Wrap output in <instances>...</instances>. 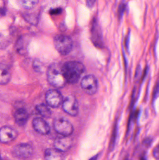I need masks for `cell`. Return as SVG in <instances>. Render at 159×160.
<instances>
[{"label": "cell", "instance_id": "8fae6325", "mask_svg": "<svg viewBox=\"0 0 159 160\" xmlns=\"http://www.w3.org/2000/svg\"><path fill=\"white\" fill-rule=\"evenodd\" d=\"M72 140L69 136L58 137L54 141V147L62 152H66L72 147Z\"/></svg>", "mask_w": 159, "mask_h": 160}, {"label": "cell", "instance_id": "603a6c76", "mask_svg": "<svg viewBox=\"0 0 159 160\" xmlns=\"http://www.w3.org/2000/svg\"><path fill=\"white\" fill-rule=\"evenodd\" d=\"M152 154L153 157L156 159L159 160V145L154 148Z\"/></svg>", "mask_w": 159, "mask_h": 160}, {"label": "cell", "instance_id": "2e32d148", "mask_svg": "<svg viewBox=\"0 0 159 160\" xmlns=\"http://www.w3.org/2000/svg\"><path fill=\"white\" fill-rule=\"evenodd\" d=\"M36 110L37 112L43 117L49 118L51 116V112L49 107L44 104L41 103L36 106Z\"/></svg>", "mask_w": 159, "mask_h": 160}, {"label": "cell", "instance_id": "4fadbf2b", "mask_svg": "<svg viewBox=\"0 0 159 160\" xmlns=\"http://www.w3.org/2000/svg\"><path fill=\"white\" fill-rule=\"evenodd\" d=\"M15 121L19 126H23L26 124L29 118V113L23 108L18 109L14 114Z\"/></svg>", "mask_w": 159, "mask_h": 160}, {"label": "cell", "instance_id": "44dd1931", "mask_svg": "<svg viewBox=\"0 0 159 160\" xmlns=\"http://www.w3.org/2000/svg\"><path fill=\"white\" fill-rule=\"evenodd\" d=\"M33 67L34 69L36 72H41L43 69V66L42 65V63L38 60L34 61Z\"/></svg>", "mask_w": 159, "mask_h": 160}, {"label": "cell", "instance_id": "3957f363", "mask_svg": "<svg viewBox=\"0 0 159 160\" xmlns=\"http://www.w3.org/2000/svg\"><path fill=\"white\" fill-rule=\"evenodd\" d=\"M54 44L56 50L62 55L70 53L73 48L72 40L71 38L63 35H58L54 38Z\"/></svg>", "mask_w": 159, "mask_h": 160}, {"label": "cell", "instance_id": "5bb4252c", "mask_svg": "<svg viewBox=\"0 0 159 160\" xmlns=\"http://www.w3.org/2000/svg\"><path fill=\"white\" fill-rule=\"evenodd\" d=\"M63 152L56 148H48L44 152V160H63Z\"/></svg>", "mask_w": 159, "mask_h": 160}, {"label": "cell", "instance_id": "e0dca14e", "mask_svg": "<svg viewBox=\"0 0 159 160\" xmlns=\"http://www.w3.org/2000/svg\"><path fill=\"white\" fill-rule=\"evenodd\" d=\"M11 74L9 70L5 67L1 66L0 83L1 85H5L8 83L11 79Z\"/></svg>", "mask_w": 159, "mask_h": 160}, {"label": "cell", "instance_id": "52a82bcc", "mask_svg": "<svg viewBox=\"0 0 159 160\" xmlns=\"http://www.w3.org/2000/svg\"><path fill=\"white\" fill-rule=\"evenodd\" d=\"M45 100L47 103L52 108H56L62 104L63 97L61 93L57 89H50L46 93Z\"/></svg>", "mask_w": 159, "mask_h": 160}, {"label": "cell", "instance_id": "30bf717a", "mask_svg": "<svg viewBox=\"0 0 159 160\" xmlns=\"http://www.w3.org/2000/svg\"><path fill=\"white\" fill-rule=\"evenodd\" d=\"M17 135L16 131L10 127H3L0 130V141L3 143H7L14 141Z\"/></svg>", "mask_w": 159, "mask_h": 160}, {"label": "cell", "instance_id": "cb8c5ba5", "mask_svg": "<svg viewBox=\"0 0 159 160\" xmlns=\"http://www.w3.org/2000/svg\"><path fill=\"white\" fill-rule=\"evenodd\" d=\"M62 8H54V9H51L49 12V14L50 15H58L60 14L62 12Z\"/></svg>", "mask_w": 159, "mask_h": 160}, {"label": "cell", "instance_id": "d4e9b609", "mask_svg": "<svg viewBox=\"0 0 159 160\" xmlns=\"http://www.w3.org/2000/svg\"><path fill=\"white\" fill-rule=\"evenodd\" d=\"M152 142H153V140H152L151 138H147L144 140L143 142V144L145 146L148 148L150 146Z\"/></svg>", "mask_w": 159, "mask_h": 160}, {"label": "cell", "instance_id": "7402d4cb", "mask_svg": "<svg viewBox=\"0 0 159 160\" xmlns=\"http://www.w3.org/2000/svg\"><path fill=\"white\" fill-rule=\"evenodd\" d=\"M126 5L125 3H122L119 5L118 9V15L119 18H122L124 15V12L126 8Z\"/></svg>", "mask_w": 159, "mask_h": 160}, {"label": "cell", "instance_id": "484cf974", "mask_svg": "<svg viewBox=\"0 0 159 160\" xmlns=\"http://www.w3.org/2000/svg\"><path fill=\"white\" fill-rule=\"evenodd\" d=\"M87 5L89 8H91L94 6L96 0H86Z\"/></svg>", "mask_w": 159, "mask_h": 160}, {"label": "cell", "instance_id": "6da1fadb", "mask_svg": "<svg viewBox=\"0 0 159 160\" xmlns=\"http://www.w3.org/2000/svg\"><path fill=\"white\" fill-rule=\"evenodd\" d=\"M62 71L67 83L75 84L85 73L86 68L80 62L71 61L66 62L62 66Z\"/></svg>", "mask_w": 159, "mask_h": 160}, {"label": "cell", "instance_id": "5b68a950", "mask_svg": "<svg viewBox=\"0 0 159 160\" xmlns=\"http://www.w3.org/2000/svg\"><path fill=\"white\" fill-rule=\"evenodd\" d=\"M81 86L87 94L93 95L98 91V80L93 75H87L81 80Z\"/></svg>", "mask_w": 159, "mask_h": 160}, {"label": "cell", "instance_id": "83f0119b", "mask_svg": "<svg viewBox=\"0 0 159 160\" xmlns=\"http://www.w3.org/2000/svg\"><path fill=\"white\" fill-rule=\"evenodd\" d=\"M1 15H4L6 13V10L4 8H1Z\"/></svg>", "mask_w": 159, "mask_h": 160}, {"label": "cell", "instance_id": "ba28073f", "mask_svg": "<svg viewBox=\"0 0 159 160\" xmlns=\"http://www.w3.org/2000/svg\"><path fill=\"white\" fill-rule=\"evenodd\" d=\"M33 148L27 143H21L17 145L13 149L15 156L21 159H26L31 156Z\"/></svg>", "mask_w": 159, "mask_h": 160}, {"label": "cell", "instance_id": "9c48e42d", "mask_svg": "<svg viewBox=\"0 0 159 160\" xmlns=\"http://www.w3.org/2000/svg\"><path fill=\"white\" fill-rule=\"evenodd\" d=\"M91 38L96 47L102 48L104 47L102 33L100 25L96 19H94L91 28Z\"/></svg>", "mask_w": 159, "mask_h": 160}, {"label": "cell", "instance_id": "ffe728a7", "mask_svg": "<svg viewBox=\"0 0 159 160\" xmlns=\"http://www.w3.org/2000/svg\"><path fill=\"white\" fill-rule=\"evenodd\" d=\"M24 18L27 22L33 25H36L38 23L39 18L37 15L34 14H25Z\"/></svg>", "mask_w": 159, "mask_h": 160}, {"label": "cell", "instance_id": "d6986e66", "mask_svg": "<svg viewBox=\"0 0 159 160\" xmlns=\"http://www.w3.org/2000/svg\"><path fill=\"white\" fill-rule=\"evenodd\" d=\"M117 137V127L116 125L114 128V131L111 136V140H110V144H109V149L110 151H113L115 148Z\"/></svg>", "mask_w": 159, "mask_h": 160}, {"label": "cell", "instance_id": "f546056e", "mask_svg": "<svg viewBox=\"0 0 159 160\" xmlns=\"http://www.w3.org/2000/svg\"><path fill=\"white\" fill-rule=\"evenodd\" d=\"M140 160H147V159L146 158H145V157L143 156V157H141L140 158Z\"/></svg>", "mask_w": 159, "mask_h": 160}, {"label": "cell", "instance_id": "ac0fdd59", "mask_svg": "<svg viewBox=\"0 0 159 160\" xmlns=\"http://www.w3.org/2000/svg\"><path fill=\"white\" fill-rule=\"evenodd\" d=\"M21 6L26 9L33 8L38 4L39 0H17Z\"/></svg>", "mask_w": 159, "mask_h": 160}, {"label": "cell", "instance_id": "9a60e30c", "mask_svg": "<svg viewBox=\"0 0 159 160\" xmlns=\"http://www.w3.org/2000/svg\"><path fill=\"white\" fill-rule=\"evenodd\" d=\"M28 41L23 37L21 38L18 40L16 45V51L21 55L26 54L28 51Z\"/></svg>", "mask_w": 159, "mask_h": 160}, {"label": "cell", "instance_id": "f1b7e54d", "mask_svg": "<svg viewBox=\"0 0 159 160\" xmlns=\"http://www.w3.org/2000/svg\"><path fill=\"white\" fill-rule=\"evenodd\" d=\"M98 156H98V155L94 156V157H92V158H91L89 160H97V159H98Z\"/></svg>", "mask_w": 159, "mask_h": 160}, {"label": "cell", "instance_id": "8992f818", "mask_svg": "<svg viewBox=\"0 0 159 160\" xmlns=\"http://www.w3.org/2000/svg\"><path fill=\"white\" fill-rule=\"evenodd\" d=\"M62 108L65 112L72 116L77 115L79 112L78 102L75 97L72 95H69L64 99Z\"/></svg>", "mask_w": 159, "mask_h": 160}, {"label": "cell", "instance_id": "7c38bea8", "mask_svg": "<svg viewBox=\"0 0 159 160\" xmlns=\"http://www.w3.org/2000/svg\"><path fill=\"white\" fill-rule=\"evenodd\" d=\"M32 126L35 131L43 135L48 134L50 128L48 123L41 118H35L32 121Z\"/></svg>", "mask_w": 159, "mask_h": 160}, {"label": "cell", "instance_id": "4316f807", "mask_svg": "<svg viewBox=\"0 0 159 160\" xmlns=\"http://www.w3.org/2000/svg\"><path fill=\"white\" fill-rule=\"evenodd\" d=\"M159 93V83L157 85L156 87V89H155V94H154V97L156 98L157 97Z\"/></svg>", "mask_w": 159, "mask_h": 160}, {"label": "cell", "instance_id": "7a4b0ae2", "mask_svg": "<svg viewBox=\"0 0 159 160\" xmlns=\"http://www.w3.org/2000/svg\"><path fill=\"white\" fill-rule=\"evenodd\" d=\"M48 82L57 88H63L67 82L62 71V66L58 63H53L49 66L47 72Z\"/></svg>", "mask_w": 159, "mask_h": 160}, {"label": "cell", "instance_id": "277c9868", "mask_svg": "<svg viewBox=\"0 0 159 160\" xmlns=\"http://www.w3.org/2000/svg\"><path fill=\"white\" fill-rule=\"evenodd\" d=\"M54 128L58 133L62 136H69L74 131L72 123L63 118H59L54 120Z\"/></svg>", "mask_w": 159, "mask_h": 160}]
</instances>
